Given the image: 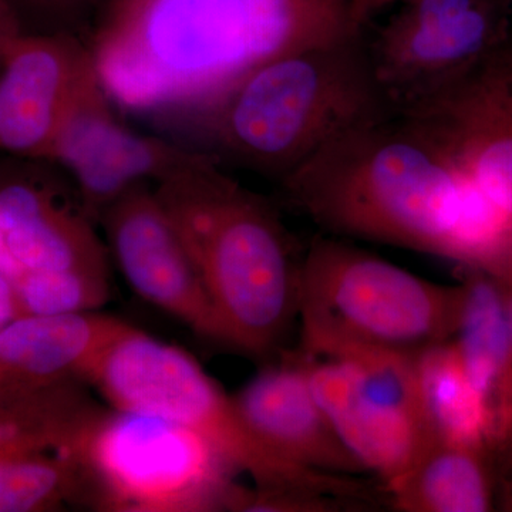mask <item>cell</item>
Segmentation results:
<instances>
[{
  "instance_id": "1",
  "label": "cell",
  "mask_w": 512,
  "mask_h": 512,
  "mask_svg": "<svg viewBox=\"0 0 512 512\" xmlns=\"http://www.w3.org/2000/svg\"><path fill=\"white\" fill-rule=\"evenodd\" d=\"M326 234L480 268L512 224L460 168L396 113L349 128L281 181Z\"/></svg>"
},
{
  "instance_id": "2",
  "label": "cell",
  "mask_w": 512,
  "mask_h": 512,
  "mask_svg": "<svg viewBox=\"0 0 512 512\" xmlns=\"http://www.w3.org/2000/svg\"><path fill=\"white\" fill-rule=\"evenodd\" d=\"M352 33L346 0H103L87 45L114 106L190 113L275 57Z\"/></svg>"
},
{
  "instance_id": "3",
  "label": "cell",
  "mask_w": 512,
  "mask_h": 512,
  "mask_svg": "<svg viewBox=\"0 0 512 512\" xmlns=\"http://www.w3.org/2000/svg\"><path fill=\"white\" fill-rule=\"evenodd\" d=\"M153 187L210 296L224 348L281 356L298 322L302 254L271 204L202 151Z\"/></svg>"
},
{
  "instance_id": "4",
  "label": "cell",
  "mask_w": 512,
  "mask_h": 512,
  "mask_svg": "<svg viewBox=\"0 0 512 512\" xmlns=\"http://www.w3.org/2000/svg\"><path fill=\"white\" fill-rule=\"evenodd\" d=\"M393 111L362 32L275 57L188 114L202 153L281 181L339 134Z\"/></svg>"
},
{
  "instance_id": "5",
  "label": "cell",
  "mask_w": 512,
  "mask_h": 512,
  "mask_svg": "<svg viewBox=\"0 0 512 512\" xmlns=\"http://www.w3.org/2000/svg\"><path fill=\"white\" fill-rule=\"evenodd\" d=\"M90 384L111 409L163 417L200 434L234 473L254 481L248 511L279 512L318 494L383 505L375 478L318 473L276 456L197 360L134 326L110 346Z\"/></svg>"
},
{
  "instance_id": "6",
  "label": "cell",
  "mask_w": 512,
  "mask_h": 512,
  "mask_svg": "<svg viewBox=\"0 0 512 512\" xmlns=\"http://www.w3.org/2000/svg\"><path fill=\"white\" fill-rule=\"evenodd\" d=\"M464 286L440 285L332 235H316L301 256L299 345L318 357L345 346L419 352L454 339Z\"/></svg>"
},
{
  "instance_id": "7",
  "label": "cell",
  "mask_w": 512,
  "mask_h": 512,
  "mask_svg": "<svg viewBox=\"0 0 512 512\" xmlns=\"http://www.w3.org/2000/svg\"><path fill=\"white\" fill-rule=\"evenodd\" d=\"M70 451L103 511H232L241 490L200 434L150 414L103 409Z\"/></svg>"
},
{
  "instance_id": "8",
  "label": "cell",
  "mask_w": 512,
  "mask_h": 512,
  "mask_svg": "<svg viewBox=\"0 0 512 512\" xmlns=\"http://www.w3.org/2000/svg\"><path fill=\"white\" fill-rule=\"evenodd\" d=\"M293 353L336 433L383 490L436 439L421 393L417 352L345 346L318 357Z\"/></svg>"
},
{
  "instance_id": "9",
  "label": "cell",
  "mask_w": 512,
  "mask_h": 512,
  "mask_svg": "<svg viewBox=\"0 0 512 512\" xmlns=\"http://www.w3.org/2000/svg\"><path fill=\"white\" fill-rule=\"evenodd\" d=\"M511 0H404L366 40L393 110L439 89L512 39Z\"/></svg>"
},
{
  "instance_id": "10",
  "label": "cell",
  "mask_w": 512,
  "mask_h": 512,
  "mask_svg": "<svg viewBox=\"0 0 512 512\" xmlns=\"http://www.w3.org/2000/svg\"><path fill=\"white\" fill-rule=\"evenodd\" d=\"M394 113L439 148L512 224V39Z\"/></svg>"
},
{
  "instance_id": "11",
  "label": "cell",
  "mask_w": 512,
  "mask_h": 512,
  "mask_svg": "<svg viewBox=\"0 0 512 512\" xmlns=\"http://www.w3.org/2000/svg\"><path fill=\"white\" fill-rule=\"evenodd\" d=\"M100 84L90 47L77 37L3 33L0 151L28 160H52L67 117Z\"/></svg>"
},
{
  "instance_id": "12",
  "label": "cell",
  "mask_w": 512,
  "mask_h": 512,
  "mask_svg": "<svg viewBox=\"0 0 512 512\" xmlns=\"http://www.w3.org/2000/svg\"><path fill=\"white\" fill-rule=\"evenodd\" d=\"M107 251L138 296L224 348L217 315L197 268L153 184H140L103 212Z\"/></svg>"
},
{
  "instance_id": "13",
  "label": "cell",
  "mask_w": 512,
  "mask_h": 512,
  "mask_svg": "<svg viewBox=\"0 0 512 512\" xmlns=\"http://www.w3.org/2000/svg\"><path fill=\"white\" fill-rule=\"evenodd\" d=\"M198 153L124 126L100 84L67 117L50 161L72 175L80 207L96 224L128 190L157 184Z\"/></svg>"
},
{
  "instance_id": "14",
  "label": "cell",
  "mask_w": 512,
  "mask_h": 512,
  "mask_svg": "<svg viewBox=\"0 0 512 512\" xmlns=\"http://www.w3.org/2000/svg\"><path fill=\"white\" fill-rule=\"evenodd\" d=\"M265 366L232 396L252 433L293 466L333 476L370 477L316 400L295 353Z\"/></svg>"
},
{
  "instance_id": "15",
  "label": "cell",
  "mask_w": 512,
  "mask_h": 512,
  "mask_svg": "<svg viewBox=\"0 0 512 512\" xmlns=\"http://www.w3.org/2000/svg\"><path fill=\"white\" fill-rule=\"evenodd\" d=\"M0 235L23 271L109 275V251L77 197L33 171L0 165Z\"/></svg>"
},
{
  "instance_id": "16",
  "label": "cell",
  "mask_w": 512,
  "mask_h": 512,
  "mask_svg": "<svg viewBox=\"0 0 512 512\" xmlns=\"http://www.w3.org/2000/svg\"><path fill=\"white\" fill-rule=\"evenodd\" d=\"M130 328L96 312L10 320L0 328V394L92 382L107 350Z\"/></svg>"
},
{
  "instance_id": "17",
  "label": "cell",
  "mask_w": 512,
  "mask_h": 512,
  "mask_svg": "<svg viewBox=\"0 0 512 512\" xmlns=\"http://www.w3.org/2000/svg\"><path fill=\"white\" fill-rule=\"evenodd\" d=\"M464 305L454 343L488 421L501 468L512 437V342L497 289L484 271L458 266ZM504 474V473H503Z\"/></svg>"
},
{
  "instance_id": "18",
  "label": "cell",
  "mask_w": 512,
  "mask_h": 512,
  "mask_svg": "<svg viewBox=\"0 0 512 512\" xmlns=\"http://www.w3.org/2000/svg\"><path fill=\"white\" fill-rule=\"evenodd\" d=\"M384 493L399 512H488L508 504L497 451L437 437Z\"/></svg>"
},
{
  "instance_id": "19",
  "label": "cell",
  "mask_w": 512,
  "mask_h": 512,
  "mask_svg": "<svg viewBox=\"0 0 512 512\" xmlns=\"http://www.w3.org/2000/svg\"><path fill=\"white\" fill-rule=\"evenodd\" d=\"M101 410L82 383L0 394V458L67 453Z\"/></svg>"
},
{
  "instance_id": "20",
  "label": "cell",
  "mask_w": 512,
  "mask_h": 512,
  "mask_svg": "<svg viewBox=\"0 0 512 512\" xmlns=\"http://www.w3.org/2000/svg\"><path fill=\"white\" fill-rule=\"evenodd\" d=\"M416 362L434 437L495 450L483 406L468 380L454 340L419 350Z\"/></svg>"
},
{
  "instance_id": "21",
  "label": "cell",
  "mask_w": 512,
  "mask_h": 512,
  "mask_svg": "<svg viewBox=\"0 0 512 512\" xmlns=\"http://www.w3.org/2000/svg\"><path fill=\"white\" fill-rule=\"evenodd\" d=\"M86 504L83 468L72 451L0 458V512Z\"/></svg>"
},
{
  "instance_id": "22",
  "label": "cell",
  "mask_w": 512,
  "mask_h": 512,
  "mask_svg": "<svg viewBox=\"0 0 512 512\" xmlns=\"http://www.w3.org/2000/svg\"><path fill=\"white\" fill-rule=\"evenodd\" d=\"M20 316L94 312L109 299V275L25 271L13 282Z\"/></svg>"
},
{
  "instance_id": "23",
  "label": "cell",
  "mask_w": 512,
  "mask_h": 512,
  "mask_svg": "<svg viewBox=\"0 0 512 512\" xmlns=\"http://www.w3.org/2000/svg\"><path fill=\"white\" fill-rule=\"evenodd\" d=\"M478 269L488 275L500 295L512 342V239ZM503 471L505 480L510 484L512 480V437L507 451H505Z\"/></svg>"
},
{
  "instance_id": "24",
  "label": "cell",
  "mask_w": 512,
  "mask_h": 512,
  "mask_svg": "<svg viewBox=\"0 0 512 512\" xmlns=\"http://www.w3.org/2000/svg\"><path fill=\"white\" fill-rule=\"evenodd\" d=\"M348 2L349 20L356 32H365V26L377 13L387 6L402 3L404 0H346Z\"/></svg>"
},
{
  "instance_id": "25",
  "label": "cell",
  "mask_w": 512,
  "mask_h": 512,
  "mask_svg": "<svg viewBox=\"0 0 512 512\" xmlns=\"http://www.w3.org/2000/svg\"><path fill=\"white\" fill-rule=\"evenodd\" d=\"M19 316L15 286L9 278L0 274V328Z\"/></svg>"
},
{
  "instance_id": "26",
  "label": "cell",
  "mask_w": 512,
  "mask_h": 512,
  "mask_svg": "<svg viewBox=\"0 0 512 512\" xmlns=\"http://www.w3.org/2000/svg\"><path fill=\"white\" fill-rule=\"evenodd\" d=\"M23 272L25 271L20 268L18 262L10 256L8 249L5 247V242H3L2 235H0V274L15 282Z\"/></svg>"
},
{
  "instance_id": "27",
  "label": "cell",
  "mask_w": 512,
  "mask_h": 512,
  "mask_svg": "<svg viewBox=\"0 0 512 512\" xmlns=\"http://www.w3.org/2000/svg\"><path fill=\"white\" fill-rule=\"evenodd\" d=\"M47 3L59 6V8H79V6L86 5V3L92 2V0H45Z\"/></svg>"
},
{
  "instance_id": "28",
  "label": "cell",
  "mask_w": 512,
  "mask_h": 512,
  "mask_svg": "<svg viewBox=\"0 0 512 512\" xmlns=\"http://www.w3.org/2000/svg\"><path fill=\"white\" fill-rule=\"evenodd\" d=\"M12 30H18L16 29V26L13 25V22L0 19V37H2L3 33L12 32Z\"/></svg>"
},
{
  "instance_id": "29",
  "label": "cell",
  "mask_w": 512,
  "mask_h": 512,
  "mask_svg": "<svg viewBox=\"0 0 512 512\" xmlns=\"http://www.w3.org/2000/svg\"><path fill=\"white\" fill-rule=\"evenodd\" d=\"M512 501V480H511V484H510V503Z\"/></svg>"
}]
</instances>
